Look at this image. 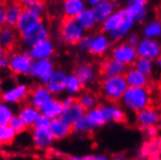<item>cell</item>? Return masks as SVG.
Masks as SVG:
<instances>
[{
	"instance_id": "obj_44",
	"label": "cell",
	"mask_w": 161,
	"mask_h": 160,
	"mask_svg": "<svg viewBox=\"0 0 161 160\" xmlns=\"http://www.w3.org/2000/svg\"><path fill=\"white\" fill-rule=\"evenodd\" d=\"M92 39V35H86L83 37V39L80 40L78 44V48L80 52H87L88 48L90 46V42Z\"/></svg>"
},
{
	"instance_id": "obj_56",
	"label": "cell",
	"mask_w": 161,
	"mask_h": 160,
	"mask_svg": "<svg viewBox=\"0 0 161 160\" xmlns=\"http://www.w3.org/2000/svg\"><path fill=\"white\" fill-rule=\"evenodd\" d=\"M2 92V86H1V83H0V94Z\"/></svg>"
},
{
	"instance_id": "obj_59",
	"label": "cell",
	"mask_w": 161,
	"mask_h": 160,
	"mask_svg": "<svg viewBox=\"0 0 161 160\" xmlns=\"http://www.w3.org/2000/svg\"><path fill=\"white\" fill-rule=\"evenodd\" d=\"M0 3H1V2H0Z\"/></svg>"
},
{
	"instance_id": "obj_5",
	"label": "cell",
	"mask_w": 161,
	"mask_h": 160,
	"mask_svg": "<svg viewBox=\"0 0 161 160\" xmlns=\"http://www.w3.org/2000/svg\"><path fill=\"white\" fill-rule=\"evenodd\" d=\"M54 70V64L51 59L35 60L32 63L31 69L28 75L31 78L35 79L41 85L46 86Z\"/></svg>"
},
{
	"instance_id": "obj_26",
	"label": "cell",
	"mask_w": 161,
	"mask_h": 160,
	"mask_svg": "<svg viewBox=\"0 0 161 160\" xmlns=\"http://www.w3.org/2000/svg\"><path fill=\"white\" fill-rule=\"evenodd\" d=\"M125 17H126V15H125V12L123 9L116 10L109 18H107L101 24L102 32L106 34V35L107 34H110L111 32H113L117 28V26L124 19Z\"/></svg>"
},
{
	"instance_id": "obj_15",
	"label": "cell",
	"mask_w": 161,
	"mask_h": 160,
	"mask_svg": "<svg viewBox=\"0 0 161 160\" xmlns=\"http://www.w3.org/2000/svg\"><path fill=\"white\" fill-rule=\"evenodd\" d=\"M32 142L37 150L47 151L53 146L54 138L50 129H33Z\"/></svg>"
},
{
	"instance_id": "obj_31",
	"label": "cell",
	"mask_w": 161,
	"mask_h": 160,
	"mask_svg": "<svg viewBox=\"0 0 161 160\" xmlns=\"http://www.w3.org/2000/svg\"><path fill=\"white\" fill-rule=\"evenodd\" d=\"M75 20L85 31L93 29L95 27V25H97L95 18H94L93 11L89 7H86L83 12L75 19Z\"/></svg>"
},
{
	"instance_id": "obj_43",
	"label": "cell",
	"mask_w": 161,
	"mask_h": 160,
	"mask_svg": "<svg viewBox=\"0 0 161 160\" xmlns=\"http://www.w3.org/2000/svg\"><path fill=\"white\" fill-rule=\"evenodd\" d=\"M50 124H51V119H49L48 118H46L45 116L41 115L36 119V121L34 122L32 128L33 129H49Z\"/></svg>"
},
{
	"instance_id": "obj_40",
	"label": "cell",
	"mask_w": 161,
	"mask_h": 160,
	"mask_svg": "<svg viewBox=\"0 0 161 160\" xmlns=\"http://www.w3.org/2000/svg\"><path fill=\"white\" fill-rule=\"evenodd\" d=\"M71 129L73 133L78 134V135H85V134H88L91 131H93L89 126L86 117H83L80 119H78L71 126Z\"/></svg>"
},
{
	"instance_id": "obj_4",
	"label": "cell",
	"mask_w": 161,
	"mask_h": 160,
	"mask_svg": "<svg viewBox=\"0 0 161 160\" xmlns=\"http://www.w3.org/2000/svg\"><path fill=\"white\" fill-rule=\"evenodd\" d=\"M60 34L61 40L64 43L78 45L86 35V31L77 24L75 19L65 18L60 25Z\"/></svg>"
},
{
	"instance_id": "obj_12",
	"label": "cell",
	"mask_w": 161,
	"mask_h": 160,
	"mask_svg": "<svg viewBox=\"0 0 161 160\" xmlns=\"http://www.w3.org/2000/svg\"><path fill=\"white\" fill-rule=\"evenodd\" d=\"M54 45L49 39L43 41L41 43L36 44L32 48L27 49V53L31 58L33 61L35 60H44V59H50L54 53Z\"/></svg>"
},
{
	"instance_id": "obj_3",
	"label": "cell",
	"mask_w": 161,
	"mask_h": 160,
	"mask_svg": "<svg viewBox=\"0 0 161 160\" xmlns=\"http://www.w3.org/2000/svg\"><path fill=\"white\" fill-rule=\"evenodd\" d=\"M50 35L51 32L49 25L44 20H41L35 26H33L26 32L20 34L19 38L25 47L30 49L38 43L49 40Z\"/></svg>"
},
{
	"instance_id": "obj_55",
	"label": "cell",
	"mask_w": 161,
	"mask_h": 160,
	"mask_svg": "<svg viewBox=\"0 0 161 160\" xmlns=\"http://www.w3.org/2000/svg\"><path fill=\"white\" fill-rule=\"evenodd\" d=\"M157 126L161 129V117H160V119H159V120H158V122H157Z\"/></svg>"
},
{
	"instance_id": "obj_7",
	"label": "cell",
	"mask_w": 161,
	"mask_h": 160,
	"mask_svg": "<svg viewBox=\"0 0 161 160\" xmlns=\"http://www.w3.org/2000/svg\"><path fill=\"white\" fill-rule=\"evenodd\" d=\"M29 87L25 84H17L13 86L8 87L2 90L0 98L1 101L7 103L9 105L19 104L27 99L29 94Z\"/></svg>"
},
{
	"instance_id": "obj_48",
	"label": "cell",
	"mask_w": 161,
	"mask_h": 160,
	"mask_svg": "<svg viewBox=\"0 0 161 160\" xmlns=\"http://www.w3.org/2000/svg\"><path fill=\"white\" fill-rule=\"evenodd\" d=\"M83 160H109L106 154H92L82 157Z\"/></svg>"
},
{
	"instance_id": "obj_27",
	"label": "cell",
	"mask_w": 161,
	"mask_h": 160,
	"mask_svg": "<svg viewBox=\"0 0 161 160\" xmlns=\"http://www.w3.org/2000/svg\"><path fill=\"white\" fill-rule=\"evenodd\" d=\"M76 77L80 80L83 86H87L93 83L97 77V72L93 66L89 64H82L75 70Z\"/></svg>"
},
{
	"instance_id": "obj_41",
	"label": "cell",
	"mask_w": 161,
	"mask_h": 160,
	"mask_svg": "<svg viewBox=\"0 0 161 160\" xmlns=\"http://www.w3.org/2000/svg\"><path fill=\"white\" fill-rule=\"evenodd\" d=\"M25 9H27L29 12H31L40 19H43L46 15V4L43 1H39V0H33L32 3Z\"/></svg>"
},
{
	"instance_id": "obj_30",
	"label": "cell",
	"mask_w": 161,
	"mask_h": 160,
	"mask_svg": "<svg viewBox=\"0 0 161 160\" xmlns=\"http://www.w3.org/2000/svg\"><path fill=\"white\" fill-rule=\"evenodd\" d=\"M17 115L25 122V124L27 127H32L34 122L41 116V112L27 103V104L21 106Z\"/></svg>"
},
{
	"instance_id": "obj_52",
	"label": "cell",
	"mask_w": 161,
	"mask_h": 160,
	"mask_svg": "<svg viewBox=\"0 0 161 160\" xmlns=\"http://www.w3.org/2000/svg\"><path fill=\"white\" fill-rule=\"evenodd\" d=\"M111 160H130V159L124 155H118V156H114V158H112Z\"/></svg>"
},
{
	"instance_id": "obj_6",
	"label": "cell",
	"mask_w": 161,
	"mask_h": 160,
	"mask_svg": "<svg viewBox=\"0 0 161 160\" xmlns=\"http://www.w3.org/2000/svg\"><path fill=\"white\" fill-rule=\"evenodd\" d=\"M111 58L118 60L126 66H133L138 58L136 48L132 47L127 42L119 43L111 50Z\"/></svg>"
},
{
	"instance_id": "obj_38",
	"label": "cell",
	"mask_w": 161,
	"mask_h": 160,
	"mask_svg": "<svg viewBox=\"0 0 161 160\" xmlns=\"http://www.w3.org/2000/svg\"><path fill=\"white\" fill-rule=\"evenodd\" d=\"M15 116L16 113L12 106L0 100V125H9Z\"/></svg>"
},
{
	"instance_id": "obj_25",
	"label": "cell",
	"mask_w": 161,
	"mask_h": 160,
	"mask_svg": "<svg viewBox=\"0 0 161 160\" xmlns=\"http://www.w3.org/2000/svg\"><path fill=\"white\" fill-rule=\"evenodd\" d=\"M86 8L84 0H65L62 5L63 13L67 19H76Z\"/></svg>"
},
{
	"instance_id": "obj_45",
	"label": "cell",
	"mask_w": 161,
	"mask_h": 160,
	"mask_svg": "<svg viewBox=\"0 0 161 160\" xmlns=\"http://www.w3.org/2000/svg\"><path fill=\"white\" fill-rule=\"evenodd\" d=\"M60 101H61L62 107H63L64 109H66V108H68V107L72 106V105L74 104V103H75L77 100H76V98H75V97H73V96L67 95V96L63 97V98H62Z\"/></svg>"
},
{
	"instance_id": "obj_49",
	"label": "cell",
	"mask_w": 161,
	"mask_h": 160,
	"mask_svg": "<svg viewBox=\"0 0 161 160\" xmlns=\"http://www.w3.org/2000/svg\"><path fill=\"white\" fill-rule=\"evenodd\" d=\"M147 135H148L149 137H154V136L157 134L158 129L156 128V126H153V127L147 128Z\"/></svg>"
},
{
	"instance_id": "obj_39",
	"label": "cell",
	"mask_w": 161,
	"mask_h": 160,
	"mask_svg": "<svg viewBox=\"0 0 161 160\" xmlns=\"http://www.w3.org/2000/svg\"><path fill=\"white\" fill-rule=\"evenodd\" d=\"M16 135L9 125H0V146L11 144L15 140Z\"/></svg>"
},
{
	"instance_id": "obj_53",
	"label": "cell",
	"mask_w": 161,
	"mask_h": 160,
	"mask_svg": "<svg viewBox=\"0 0 161 160\" xmlns=\"http://www.w3.org/2000/svg\"><path fill=\"white\" fill-rule=\"evenodd\" d=\"M66 160H83V158L79 157V156H70V157H68Z\"/></svg>"
},
{
	"instance_id": "obj_19",
	"label": "cell",
	"mask_w": 161,
	"mask_h": 160,
	"mask_svg": "<svg viewBox=\"0 0 161 160\" xmlns=\"http://www.w3.org/2000/svg\"><path fill=\"white\" fill-rule=\"evenodd\" d=\"M127 66L120 63L118 60L113 58L106 59L102 64V74L104 78H113L124 76L125 72L127 71Z\"/></svg>"
},
{
	"instance_id": "obj_36",
	"label": "cell",
	"mask_w": 161,
	"mask_h": 160,
	"mask_svg": "<svg viewBox=\"0 0 161 160\" xmlns=\"http://www.w3.org/2000/svg\"><path fill=\"white\" fill-rule=\"evenodd\" d=\"M133 68L137 71H139L140 73H142L143 75L149 77L154 69V62L153 60H149V59H146V58H138L136 59V61L134 62Z\"/></svg>"
},
{
	"instance_id": "obj_35",
	"label": "cell",
	"mask_w": 161,
	"mask_h": 160,
	"mask_svg": "<svg viewBox=\"0 0 161 160\" xmlns=\"http://www.w3.org/2000/svg\"><path fill=\"white\" fill-rule=\"evenodd\" d=\"M83 87L84 86L80 82V80L76 77L75 74L68 75L66 81V87H65V91L68 95L75 97L83 90Z\"/></svg>"
},
{
	"instance_id": "obj_11",
	"label": "cell",
	"mask_w": 161,
	"mask_h": 160,
	"mask_svg": "<svg viewBox=\"0 0 161 160\" xmlns=\"http://www.w3.org/2000/svg\"><path fill=\"white\" fill-rule=\"evenodd\" d=\"M145 0H130L123 8L126 17L135 20L137 24H142L147 18V5Z\"/></svg>"
},
{
	"instance_id": "obj_24",
	"label": "cell",
	"mask_w": 161,
	"mask_h": 160,
	"mask_svg": "<svg viewBox=\"0 0 161 160\" xmlns=\"http://www.w3.org/2000/svg\"><path fill=\"white\" fill-rule=\"evenodd\" d=\"M41 20H43V19H40L36 16H34L31 12H29L27 9L25 8L24 11H22L21 15H20L19 21H18L16 29L18 30V32L20 35V34L26 32L27 30H29L33 26H35L37 24H39Z\"/></svg>"
},
{
	"instance_id": "obj_29",
	"label": "cell",
	"mask_w": 161,
	"mask_h": 160,
	"mask_svg": "<svg viewBox=\"0 0 161 160\" xmlns=\"http://www.w3.org/2000/svg\"><path fill=\"white\" fill-rule=\"evenodd\" d=\"M134 25H135V20L134 19H130L128 17H125L124 19L117 26V28L109 34L110 40L112 42L120 41L121 39H123L131 31Z\"/></svg>"
},
{
	"instance_id": "obj_51",
	"label": "cell",
	"mask_w": 161,
	"mask_h": 160,
	"mask_svg": "<svg viewBox=\"0 0 161 160\" xmlns=\"http://www.w3.org/2000/svg\"><path fill=\"white\" fill-rule=\"evenodd\" d=\"M153 62H154V67H156L158 70H161V54L158 56V58Z\"/></svg>"
},
{
	"instance_id": "obj_37",
	"label": "cell",
	"mask_w": 161,
	"mask_h": 160,
	"mask_svg": "<svg viewBox=\"0 0 161 160\" xmlns=\"http://www.w3.org/2000/svg\"><path fill=\"white\" fill-rule=\"evenodd\" d=\"M77 101L86 112L97 107V103H98L97 97L92 92H89V91H86V92L80 94Z\"/></svg>"
},
{
	"instance_id": "obj_8",
	"label": "cell",
	"mask_w": 161,
	"mask_h": 160,
	"mask_svg": "<svg viewBox=\"0 0 161 160\" xmlns=\"http://www.w3.org/2000/svg\"><path fill=\"white\" fill-rule=\"evenodd\" d=\"M9 69L12 71V73L21 76L29 74L33 60L26 51L22 52H14L9 56Z\"/></svg>"
},
{
	"instance_id": "obj_10",
	"label": "cell",
	"mask_w": 161,
	"mask_h": 160,
	"mask_svg": "<svg viewBox=\"0 0 161 160\" xmlns=\"http://www.w3.org/2000/svg\"><path fill=\"white\" fill-rule=\"evenodd\" d=\"M136 52L138 58L154 61L161 54V46L154 39L143 38L136 47Z\"/></svg>"
},
{
	"instance_id": "obj_22",
	"label": "cell",
	"mask_w": 161,
	"mask_h": 160,
	"mask_svg": "<svg viewBox=\"0 0 161 160\" xmlns=\"http://www.w3.org/2000/svg\"><path fill=\"white\" fill-rule=\"evenodd\" d=\"M86 112L83 109V107L79 104L78 101H76L72 106L63 110L61 116H60V119L65 123H67L68 125L72 126V125L78 119H80V118H83V117L86 116Z\"/></svg>"
},
{
	"instance_id": "obj_23",
	"label": "cell",
	"mask_w": 161,
	"mask_h": 160,
	"mask_svg": "<svg viewBox=\"0 0 161 160\" xmlns=\"http://www.w3.org/2000/svg\"><path fill=\"white\" fill-rule=\"evenodd\" d=\"M92 11L96 22L101 25L116 11V4L114 2L109 1V0H101V2L95 8H93Z\"/></svg>"
},
{
	"instance_id": "obj_33",
	"label": "cell",
	"mask_w": 161,
	"mask_h": 160,
	"mask_svg": "<svg viewBox=\"0 0 161 160\" xmlns=\"http://www.w3.org/2000/svg\"><path fill=\"white\" fill-rule=\"evenodd\" d=\"M85 117L92 130L104 126L106 124V120H105L104 115H103V112H102L101 108L98 106L87 111L86 113Z\"/></svg>"
},
{
	"instance_id": "obj_57",
	"label": "cell",
	"mask_w": 161,
	"mask_h": 160,
	"mask_svg": "<svg viewBox=\"0 0 161 160\" xmlns=\"http://www.w3.org/2000/svg\"><path fill=\"white\" fill-rule=\"evenodd\" d=\"M159 16L161 18V5H160V8H159Z\"/></svg>"
},
{
	"instance_id": "obj_17",
	"label": "cell",
	"mask_w": 161,
	"mask_h": 160,
	"mask_svg": "<svg viewBox=\"0 0 161 160\" xmlns=\"http://www.w3.org/2000/svg\"><path fill=\"white\" fill-rule=\"evenodd\" d=\"M111 43L112 41L106 34L104 33L96 34V35L92 36L87 52L92 55H102L106 52H108Z\"/></svg>"
},
{
	"instance_id": "obj_47",
	"label": "cell",
	"mask_w": 161,
	"mask_h": 160,
	"mask_svg": "<svg viewBox=\"0 0 161 160\" xmlns=\"http://www.w3.org/2000/svg\"><path fill=\"white\" fill-rule=\"evenodd\" d=\"M140 41L141 39L139 38V36L136 35V34H129V36L127 37V43L134 48L137 47L138 44L140 43Z\"/></svg>"
},
{
	"instance_id": "obj_18",
	"label": "cell",
	"mask_w": 161,
	"mask_h": 160,
	"mask_svg": "<svg viewBox=\"0 0 161 160\" xmlns=\"http://www.w3.org/2000/svg\"><path fill=\"white\" fill-rule=\"evenodd\" d=\"M24 9H25L24 6L19 2L6 3L5 4V25L16 28Z\"/></svg>"
},
{
	"instance_id": "obj_54",
	"label": "cell",
	"mask_w": 161,
	"mask_h": 160,
	"mask_svg": "<svg viewBox=\"0 0 161 160\" xmlns=\"http://www.w3.org/2000/svg\"><path fill=\"white\" fill-rule=\"evenodd\" d=\"M5 54V51H4V49L0 46V56H2V55H4Z\"/></svg>"
},
{
	"instance_id": "obj_42",
	"label": "cell",
	"mask_w": 161,
	"mask_h": 160,
	"mask_svg": "<svg viewBox=\"0 0 161 160\" xmlns=\"http://www.w3.org/2000/svg\"><path fill=\"white\" fill-rule=\"evenodd\" d=\"M9 126L14 130V132L16 134L22 133L27 128V126L25 124V122L20 119V118L18 115H16L12 119H11V121L9 123Z\"/></svg>"
},
{
	"instance_id": "obj_16",
	"label": "cell",
	"mask_w": 161,
	"mask_h": 160,
	"mask_svg": "<svg viewBox=\"0 0 161 160\" xmlns=\"http://www.w3.org/2000/svg\"><path fill=\"white\" fill-rule=\"evenodd\" d=\"M19 38V33L15 27L4 25L0 27V46L4 51H11L14 49Z\"/></svg>"
},
{
	"instance_id": "obj_46",
	"label": "cell",
	"mask_w": 161,
	"mask_h": 160,
	"mask_svg": "<svg viewBox=\"0 0 161 160\" xmlns=\"http://www.w3.org/2000/svg\"><path fill=\"white\" fill-rule=\"evenodd\" d=\"M10 58L7 54L0 56V70H6L9 68Z\"/></svg>"
},
{
	"instance_id": "obj_20",
	"label": "cell",
	"mask_w": 161,
	"mask_h": 160,
	"mask_svg": "<svg viewBox=\"0 0 161 160\" xmlns=\"http://www.w3.org/2000/svg\"><path fill=\"white\" fill-rule=\"evenodd\" d=\"M101 110L104 115L106 123H114V122H122L125 120V113L121 108L114 105V103L109 104H103Z\"/></svg>"
},
{
	"instance_id": "obj_34",
	"label": "cell",
	"mask_w": 161,
	"mask_h": 160,
	"mask_svg": "<svg viewBox=\"0 0 161 160\" xmlns=\"http://www.w3.org/2000/svg\"><path fill=\"white\" fill-rule=\"evenodd\" d=\"M144 36L145 38L149 39H156L161 36V19H153L148 21L145 25L144 30Z\"/></svg>"
},
{
	"instance_id": "obj_32",
	"label": "cell",
	"mask_w": 161,
	"mask_h": 160,
	"mask_svg": "<svg viewBox=\"0 0 161 160\" xmlns=\"http://www.w3.org/2000/svg\"><path fill=\"white\" fill-rule=\"evenodd\" d=\"M63 110H64V108L62 107L61 101L57 98H53L40 112H41V115H43L46 118H48L49 119L53 120L54 119L60 118Z\"/></svg>"
},
{
	"instance_id": "obj_21",
	"label": "cell",
	"mask_w": 161,
	"mask_h": 160,
	"mask_svg": "<svg viewBox=\"0 0 161 160\" xmlns=\"http://www.w3.org/2000/svg\"><path fill=\"white\" fill-rule=\"evenodd\" d=\"M123 77L128 87H147L149 83L148 77L137 71L133 67L128 68Z\"/></svg>"
},
{
	"instance_id": "obj_9",
	"label": "cell",
	"mask_w": 161,
	"mask_h": 160,
	"mask_svg": "<svg viewBox=\"0 0 161 160\" xmlns=\"http://www.w3.org/2000/svg\"><path fill=\"white\" fill-rule=\"evenodd\" d=\"M53 98L54 96L50 92L46 86L37 85L32 89H30L27 97V102L29 105L41 111Z\"/></svg>"
},
{
	"instance_id": "obj_58",
	"label": "cell",
	"mask_w": 161,
	"mask_h": 160,
	"mask_svg": "<svg viewBox=\"0 0 161 160\" xmlns=\"http://www.w3.org/2000/svg\"><path fill=\"white\" fill-rule=\"evenodd\" d=\"M160 96H161V92H160Z\"/></svg>"
},
{
	"instance_id": "obj_50",
	"label": "cell",
	"mask_w": 161,
	"mask_h": 160,
	"mask_svg": "<svg viewBox=\"0 0 161 160\" xmlns=\"http://www.w3.org/2000/svg\"><path fill=\"white\" fill-rule=\"evenodd\" d=\"M101 2V0H88V1L86 2V5L89 6L90 9H93L95 8L99 3Z\"/></svg>"
},
{
	"instance_id": "obj_28",
	"label": "cell",
	"mask_w": 161,
	"mask_h": 160,
	"mask_svg": "<svg viewBox=\"0 0 161 160\" xmlns=\"http://www.w3.org/2000/svg\"><path fill=\"white\" fill-rule=\"evenodd\" d=\"M49 129H50L51 133L53 134L54 140L64 139L72 133V129H71L70 125L65 123L60 118L51 120Z\"/></svg>"
},
{
	"instance_id": "obj_14",
	"label": "cell",
	"mask_w": 161,
	"mask_h": 160,
	"mask_svg": "<svg viewBox=\"0 0 161 160\" xmlns=\"http://www.w3.org/2000/svg\"><path fill=\"white\" fill-rule=\"evenodd\" d=\"M67 77L68 74L65 71L61 69H55L50 78L49 82L46 85V87L49 89V91L53 96L59 95L65 91Z\"/></svg>"
},
{
	"instance_id": "obj_1",
	"label": "cell",
	"mask_w": 161,
	"mask_h": 160,
	"mask_svg": "<svg viewBox=\"0 0 161 160\" xmlns=\"http://www.w3.org/2000/svg\"><path fill=\"white\" fill-rule=\"evenodd\" d=\"M152 95L147 87H128L120 99V104L132 113L140 111L151 106Z\"/></svg>"
},
{
	"instance_id": "obj_2",
	"label": "cell",
	"mask_w": 161,
	"mask_h": 160,
	"mask_svg": "<svg viewBox=\"0 0 161 160\" xmlns=\"http://www.w3.org/2000/svg\"><path fill=\"white\" fill-rule=\"evenodd\" d=\"M128 86L123 76L104 78L101 84L102 93L108 100L112 102L120 101Z\"/></svg>"
},
{
	"instance_id": "obj_13",
	"label": "cell",
	"mask_w": 161,
	"mask_h": 160,
	"mask_svg": "<svg viewBox=\"0 0 161 160\" xmlns=\"http://www.w3.org/2000/svg\"><path fill=\"white\" fill-rule=\"evenodd\" d=\"M161 115L159 111L152 106H148L146 109L137 113L136 120L141 127L147 129L157 125V122L160 119Z\"/></svg>"
}]
</instances>
